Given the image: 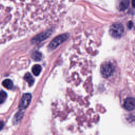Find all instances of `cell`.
Listing matches in <instances>:
<instances>
[{"label":"cell","instance_id":"cell-1","mask_svg":"<svg viewBox=\"0 0 135 135\" xmlns=\"http://www.w3.org/2000/svg\"><path fill=\"white\" fill-rule=\"evenodd\" d=\"M114 71V66L110 62H105L101 66L100 72L103 78H107L111 76Z\"/></svg>","mask_w":135,"mask_h":135},{"label":"cell","instance_id":"cell-2","mask_svg":"<svg viewBox=\"0 0 135 135\" xmlns=\"http://www.w3.org/2000/svg\"><path fill=\"white\" fill-rule=\"evenodd\" d=\"M109 32L112 37L114 38H120L124 32V27L121 23H114L110 26Z\"/></svg>","mask_w":135,"mask_h":135},{"label":"cell","instance_id":"cell-3","mask_svg":"<svg viewBox=\"0 0 135 135\" xmlns=\"http://www.w3.org/2000/svg\"><path fill=\"white\" fill-rule=\"evenodd\" d=\"M68 37H69V34L67 33L62 34L57 36L51 41V42L50 43L49 45V47L51 50H53L55 49L59 45H60L63 42L66 41Z\"/></svg>","mask_w":135,"mask_h":135},{"label":"cell","instance_id":"cell-4","mask_svg":"<svg viewBox=\"0 0 135 135\" xmlns=\"http://www.w3.org/2000/svg\"><path fill=\"white\" fill-rule=\"evenodd\" d=\"M32 96L30 93H25L23 95L18 104V109L20 110L25 109L30 103Z\"/></svg>","mask_w":135,"mask_h":135},{"label":"cell","instance_id":"cell-5","mask_svg":"<svg viewBox=\"0 0 135 135\" xmlns=\"http://www.w3.org/2000/svg\"><path fill=\"white\" fill-rule=\"evenodd\" d=\"M134 99L132 97L127 98L124 102V108L129 111H131L134 109Z\"/></svg>","mask_w":135,"mask_h":135},{"label":"cell","instance_id":"cell-6","mask_svg":"<svg viewBox=\"0 0 135 135\" xmlns=\"http://www.w3.org/2000/svg\"><path fill=\"white\" fill-rule=\"evenodd\" d=\"M51 35V32L50 31H48V32H44L43 33H41L39 35H36L35 37H34L32 41L33 43H36V42H39L40 41H43L45 39H46L47 37H48L50 35Z\"/></svg>","mask_w":135,"mask_h":135},{"label":"cell","instance_id":"cell-7","mask_svg":"<svg viewBox=\"0 0 135 135\" xmlns=\"http://www.w3.org/2000/svg\"><path fill=\"white\" fill-rule=\"evenodd\" d=\"M129 5V0H120L119 8L120 11H124L127 9Z\"/></svg>","mask_w":135,"mask_h":135},{"label":"cell","instance_id":"cell-8","mask_svg":"<svg viewBox=\"0 0 135 135\" xmlns=\"http://www.w3.org/2000/svg\"><path fill=\"white\" fill-rule=\"evenodd\" d=\"M3 85L7 89H12L13 87V83L10 79H6L2 82Z\"/></svg>","mask_w":135,"mask_h":135},{"label":"cell","instance_id":"cell-9","mask_svg":"<svg viewBox=\"0 0 135 135\" xmlns=\"http://www.w3.org/2000/svg\"><path fill=\"white\" fill-rule=\"evenodd\" d=\"M24 78L25 80V81L28 83L30 86L32 85V84L34 83V80L33 78L32 77V76L31 75V74L30 73H26L25 75H24Z\"/></svg>","mask_w":135,"mask_h":135},{"label":"cell","instance_id":"cell-10","mask_svg":"<svg viewBox=\"0 0 135 135\" xmlns=\"http://www.w3.org/2000/svg\"><path fill=\"white\" fill-rule=\"evenodd\" d=\"M41 70H42L41 66L38 64L34 65L32 69V72L35 76H37L40 74L41 71Z\"/></svg>","mask_w":135,"mask_h":135},{"label":"cell","instance_id":"cell-11","mask_svg":"<svg viewBox=\"0 0 135 135\" xmlns=\"http://www.w3.org/2000/svg\"><path fill=\"white\" fill-rule=\"evenodd\" d=\"M23 116V112H22V111H20L17 112L14 117V119H13L14 123H15V124L17 123L22 119Z\"/></svg>","mask_w":135,"mask_h":135},{"label":"cell","instance_id":"cell-12","mask_svg":"<svg viewBox=\"0 0 135 135\" xmlns=\"http://www.w3.org/2000/svg\"><path fill=\"white\" fill-rule=\"evenodd\" d=\"M32 57L35 61H40L42 58V54L39 52L35 51L33 54Z\"/></svg>","mask_w":135,"mask_h":135},{"label":"cell","instance_id":"cell-13","mask_svg":"<svg viewBox=\"0 0 135 135\" xmlns=\"http://www.w3.org/2000/svg\"><path fill=\"white\" fill-rule=\"evenodd\" d=\"M7 97L6 93L4 91H0V104L5 101Z\"/></svg>","mask_w":135,"mask_h":135},{"label":"cell","instance_id":"cell-14","mask_svg":"<svg viewBox=\"0 0 135 135\" xmlns=\"http://www.w3.org/2000/svg\"><path fill=\"white\" fill-rule=\"evenodd\" d=\"M4 126V122H3L2 121H0V130H1V129H2V128H3Z\"/></svg>","mask_w":135,"mask_h":135}]
</instances>
